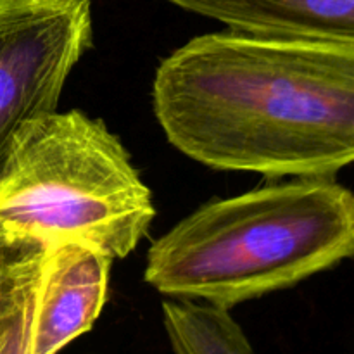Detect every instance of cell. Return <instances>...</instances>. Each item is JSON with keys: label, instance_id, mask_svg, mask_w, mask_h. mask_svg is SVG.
<instances>
[{"label": "cell", "instance_id": "5b68a950", "mask_svg": "<svg viewBox=\"0 0 354 354\" xmlns=\"http://www.w3.org/2000/svg\"><path fill=\"white\" fill-rule=\"evenodd\" d=\"M113 258L82 241L45 245L35 294L31 354H57L86 334L107 299Z\"/></svg>", "mask_w": 354, "mask_h": 354}, {"label": "cell", "instance_id": "52a82bcc", "mask_svg": "<svg viewBox=\"0 0 354 354\" xmlns=\"http://www.w3.org/2000/svg\"><path fill=\"white\" fill-rule=\"evenodd\" d=\"M162 324L173 354H254L227 308L192 299L165 301Z\"/></svg>", "mask_w": 354, "mask_h": 354}, {"label": "cell", "instance_id": "8992f818", "mask_svg": "<svg viewBox=\"0 0 354 354\" xmlns=\"http://www.w3.org/2000/svg\"><path fill=\"white\" fill-rule=\"evenodd\" d=\"M187 12L258 37L354 48V0H166Z\"/></svg>", "mask_w": 354, "mask_h": 354}, {"label": "cell", "instance_id": "7a4b0ae2", "mask_svg": "<svg viewBox=\"0 0 354 354\" xmlns=\"http://www.w3.org/2000/svg\"><path fill=\"white\" fill-rule=\"evenodd\" d=\"M354 258V192L294 178L204 204L159 237L144 279L173 299L232 310Z\"/></svg>", "mask_w": 354, "mask_h": 354}, {"label": "cell", "instance_id": "ba28073f", "mask_svg": "<svg viewBox=\"0 0 354 354\" xmlns=\"http://www.w3.org/2000/svg\"><path fill=\"white\" fill-rule=\"evenodd\" d=\"M40 263L41 259L31 266L0 303V354H31V322Z\"/></svg>", "mask_w": 354, "mask_h": 354}, {"label": "cell", "instance_id": "6da1fadb", "mask_svg": "<svg viewBox=\"0 0 354 354\" xmlns=\"http://www.w3.org/2000/svg\"><path fill=\"white\" fill-rule=\"evenodd\" d=\"M152 106L169 144L201 165L328 178L354 162V48L201 35L162 59Z\"/></svg>", "mask_w": 354, "mask_h": 354}, {"label": "cell", "instance_id": "277c9868", "mask_svg": "<svg viewBox=\"0 0 354 354\" xmlns=\"http://www.w3.org/2000/svg\"><path fill=\"white\" fill-rule=\"evenodd\" d=\"M92 0H0V180L92 47Z\"/></svg>", "mask_w": 354, "mask_h": 354}, {"label": "cell", "instance_id": "3957f363", "mask_svg": "<svg viewBox=\"0 0 354 354\" xmlns=\"http://www.w3.org/2000/svg\"><path fill=\"white\" fill-rule=\"evenodd\" d=\"M154 216L123 144L76 109L38 121L0 180V248L82 241L124 258Z\"/></svg>", "mask_w": 354, "mask_h": 354}]
</instances>
